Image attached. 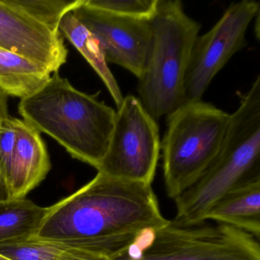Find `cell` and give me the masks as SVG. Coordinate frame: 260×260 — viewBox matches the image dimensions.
<instances>
[{"label": "cell", "instance_id": "obj_1", "mask_svg": "<svg viewBox=\"0 0 260 260\" xmlns=\"http://www.w3.org/2000/svg\"><path fill=\"white\" fill-rule=\"evenodd\" d=\"M151 184L97 173L51 207L32 238L66 242L113 259L140 235L169 223Z\"/></svg>", "mask_w": 260, "mask_h": 260}, {"label": "cell", "instance_id": "obj_2", "mask_svg": "<svg viewBox=\"0 0 260 260\" xmlns=\"http://www.w3.org/2000/svg\"><path fill=\"white\" fill-rule=\"evenodd\" d=\"M74 88L57 72L39 92L20 100L19 113L54 138L73 158L98 170L110 141L116 111Z\"/></svg>", "mask_w": 260, "mask_h": 260}, {"label": "cell", "instance_id": "obj_3", "mask_svg": "<svg viewBox=\"0 0 260 260\" xmlns=\"http://www.w3.org/2000/svg\"><path fill=\"white\" fill-rule=\"evenodd\" d=\"M260 177V77L242 97L217 157L203 176L174 199L182 225L205 222L211 207L240 184Z\"/></svg>", "mask_w": 260, "mask_h": 260}, {"label": "cell", "instance_id": "obj_4", "mask_svg": "<svg viewBox=\"0 0 260 260\" xmlns=\"http://www.w3.org/2000/svg\"><path fill=\"white\" fill-rule=\"evenodd\" d=\"M150 25L151 42L138 90L143 106L157 120L185 103V77L201 25L179 0H158Z\"/></svg>", "mask_w": 260, "mask_h": 260}, {"label": "cell", "instance_id": "obj_5", "mask_svg": "<svg viewBox=\"0 0 260 260\" xmlns=\"http://www.w3.org/2000/svg\"><path fill=\"white\" fill-rule=\"evenodd\" d=\"M231 115L211 103H184L167 116L162 142L167 196L176 199L194 185L220 152Z\"/></svg>", "mask_w": 260, "mask_h": 260}, {"label": "cell", "instance_id": "obj_6", "mask_svg": "<svg viewBox=\"0 0 260 260\" xmlns=\"http://www.w3.org/2000/svg\"><path fill=\"white\" fill-rule=\"evenodd\" d=\"M167 224L148 230L112 260H260L259 240L225 223Z\"/></svg>", "mask_w": 260, "mask_h": 260}, {"label": "cell", "instance_id": "obj_7", "mask_svg": "<svg viewBox=\"0 0 260 260\" xmlns=\"http://www.w3.org/2000/svg\"><path fill=\"white\" fill-rule=\"evenodd\" d=\"M159 126L138 97L128 95L115 114V124L99 173L152 184L160 152Z\"/></svg>", "mask_w": 260, "mask_h": 260}, {"label": "cell", "instance_id": "obj_8", "mask_svg": "<svg viewBox=\"0 0 260 260\" xmlns=\"http://www.w3.org/2000/svg\"><path fill=\"white\" fill-rule=\"evenodd\" d=\"M259 10L254 0L234 3L211 29L198 36L185 77V103L202 100L216 75L246 46V31Z\"/></svg>", "mask_w": 260, "mask_h": 260}, {"label": "cell", "instance_id": "obj_9", "mask_svg": "<svg viewBox=\"0 0 260 260\" xmlns=\"http://www.w3.org/2000/svg\"><path fill=\"white\" fill-rule=\"evenodd\" d=\"M0 49L41 63L51 74L68 60L59 28L31 13L24 0H0Z\"/></svg>", "mask_w": 260, "mask_h": 260}, {"label": "cell", "instance_id": "obj_10", "mask_svg": "<svg viewBox=\"0 0 260 260\" xmlns=\"http://www.w3.org/2000/svg\"><path fill=\"white\" fill-rule=\"evenodd\" d=\"M72 13L100 42L107 63L141 79L151 42L150 22L110 14L89 7L86 0Z\"/></svg>", "mask_w": 260, "mask_h": 260}, {"label": "cell", "instance_id": "obj_11", "mask_svg": "<svg viewBox=\"0 0 260 260\" xmlns=\"http://www.w3.org/2000/svg\"><path fill=\"white\" fill-rule=\"evenodd\" d=\"M16 138L8 199H23L46 178L51 169L46 144L41 132L23 119L13 118Z\"/></svg>", "mask_w": 260, "mask_h": 260}, {"label": "cell", "instance_id": "obj_12", "mask_svg": "<svg viewBox=\"0 0 260 260\" xmlns=\"http://www.w3.org/2000/svg\"><path fill=\"white\" fill-rule=\"evenodd\" d=\"M225 223L259 240L260 177L240 184L220 198L207 213L205 221Z\"/></svg>", "mask_w": 260, "mask_h": 260}, {"label": "cell", "instance_id": "obj_13", "mask_svg": "<svg viewBox=\"0 0 260 260\" xmlns=\"http://www.w3.org/2000/svg\"><path fill=\"white\" fill-rule=\"evenodd\" d=\"M44 65L23 56L0 49V90L21 100L34 95L51 80Z\"/></svg>", "mask_w": 260, "mask_h": 260}, {"label": "cell", "instance_id": "obj_14", "mask_svg": "<svg viewBox=\"0 0 260 260\" xmlns=\"http://www.w3.org/2000/svg\"><path fill=\"white\" fill-rule=\"evenodd\" d=\"M59 30L62 36L77 48L93 68L110 92L117 108L119 107L124 96L95 36L74 17L72 12L63 16L59 24Z\"/></svg>", "mask_w": 260, "mask_h": 260}, {"label": "cell", "instance_id": "obj_15", "mask_svg": "<svg viewBox=\"0 0 260 260\" xmlns=\"http://www.w3.org/2000/svg\"><path fill=\"white\" fill-rule=\"evenodd\" d=\"M47 210L25 199L0 200V243L34 237Z\"/></svg>", "mask_w": 260, "mask_h": 260}, {"label": "cell", "instance_id": "obj_16", "mask_svg": "<svg viewBox=\"0 0 260 260\" xmlns=\"http://www.w3.org/2000/svg\"><path fill=\"white\" fill-rule=\"evenodd\" d=\"M86 4L115 16L150 22L158 0H86Z\"/></svg>", "mask_w": 260, "mask_h": 260}, {"label": "cell", "instance_id": "obj_17", "mask_svg": "<svg viewBox=\"0 0 260 260\" xmlns=\"http://www.w3.org/2000/svg\"><path fill=\"white\" fill-rule=\"evenodd\" d=\"M16 138V133L13 117L10 116L4 120L0 126V171L7 188L11 175Z\"/></svg>", "mask_w": 260, "mask_h": 260}, {"label": "cell", "instance_id": "obj_18", "mask_svg": "<svg viewBox=\"0 0 260 260\" xmlns=\"http://www.w3.org/2000/svg\"><path fill=\"white\" fill-rule=\"evenodd\" d=\"M48 243L50 260H112L66 242Z\"/></svg>", "mask_w": 260, "mask_h": 260}, {"label": "cell", "instance_id": "obj_19", "mask_svg": "<svg viewBox=\"0 0 260 260\" xmlns=\"http://www.w3.org/2000/svg\"><path fill=\"white\" fill-rule=\"evenodd\" d=\"M10 116L9 114L8 96L0 90V126L4 120ZM8 199V191L0 171V200Z\"/></svg>", "mask_w": 260, "mask_h": 260}, {"label": "cell", "instance_id": "obj_20", "mask_svg": "<svg viewBox=\"0 0 260 260\" xmlns=\"http://www.w3.org/2000/svg\"><path fill=\"white\" fill-rule=\"evenodd\" d=\"M0 260H10L9 258H5V257L2 256V255H0Z\"/></svg>", "mask_w": 260, "mask_h": 260}]
</instances>
